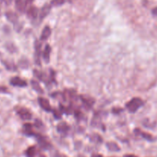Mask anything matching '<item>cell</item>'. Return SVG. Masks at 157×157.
Segmentation results:
<instances>
[{
	"instance_id": "obj_1",
	"label": "cell",
	"mask_w": 157,
	"mask_h": 157,
	"mask_svg": "<svg viewBox=\"0 0 157 157\" xmlns=\"http://www.w3.org/2000/svg\"><path fill=\"white\" fill-rule=\"evenodd\" d=\"M143 105V101L140 98H133L126 103V107L128 111L131 113H134Z\"/></svg>"
},
{
	"instance_id": "obj_2",
	"label": "cell",
	"mask_w": 157,
	"mask_h": 157,
	"mask_svg": "<svg viewBox=\"0 0 157 157\" xmlns=\"http://www.w3.org/2000/svg\"><path fill=\"white\" fill-rule=\"evenodd\" d=\"M35 136L37 139L38 143H39V146L42 148L43 149L45 150H48L51 148V144L49 143V141L47 140V139L45 136L42 135H39V134H36Z\"/></svg>"
},
{
	"instance_id": "obj_3",
	"label": "cell",
	"mask_w": 157,
	"mask_h": 157,
	"mask_svg": "<svg viewBox=\"0 0 157 157\" xmlns=\"http://www.w3.org/2000/svg\"><path fill=\"white\" fill-rule=\"evenodd\" d=\"M42 44L40 42L36 40L35 43V62L37 65H40V57L42 54Z\"/></svg>"
},
{
	"instance_id": "obj_4",
	"label": "cell",
	"mask_w": 157,
	"mask_h": 157,
	"mask_svg": "<svg viewBox=\"0 0 157 157\" xmlns=\"http://www.w3.org/2000/svg\"><path fill=\"white\" fill-rule=\"evenodd\" d=\"M17 114L22 120H30L32 119V113L25 108H20L17 110Z\"/></svg>"
},
{
	"instance_id": "obj_5",
	"label": "cell",
	"mask_w": 157,
	"mask_h": 157,
	"mask_svg": "<svg viewBox=\"0 0 157 157\" xmlns=\"http://www.w3.org/2000/svg\"><path fill=\"white\" fill-rule=\"evenodd\" d=\"M38 102H39V105L41 106V108L46 112H52V107H51L50 103H49V100L46 99V98L43 97H39L38 98Z\"/></svg>"
},
{
	"instance_id": "obj_6",
	"label": "cell",
	"mask_w": 157,
	"mask_h": 157,
	"mask_svg": "<svg viewBox=\"0 0 157 157\" xmlns=\"http://www.w3.org/2000/svg\"><path fill=\"white\" fill-rule=\"evenodd\" d=\"M10 84L13 86L25 87L27 86V82L19 77H13L10 80Z\"/></svg>"
},
{
	"instance_id": "obj_7",
	"label": "cell",
	"mask_w": 157,
	"mask_h": 157,
	"mask_svg": "<svg viewBox=\"0 0 157 157\" xmlns=\"http://www.w3.org/2000/svg\"><path fill=\"white\" fill-rule=\"evenodd\" d=\"M16 8L19 13H23L26 11L27 2L25 0H15Z\"/></svg>"
},
{
	"instance_id": "obj_8",
	"label": "cell",
	"mask_w": 157,
	"mask_h": 157,
	"mask_svg": "<svg viewBox=\"0 0 157 157\" xmlns=\"http://www.w3.org/2000/svg\"><path fill=\"white\" fill-rule=\"evenodd\" d=\"M6 19H8L10 22H12L15 26L19 24V18H18V16L16 13H13V12H7V13H6Z\"/></svg>"
},
{
	"instance_id": "obj_9",
	"label": "cell",
	"mask_w": 157,
	"mask_h": 157,
	"mask_svg": "<svg viewBox=\"0 0 157 157\" xmlns=\"http://www.w3.org/2000/svg\"><path fill=\"white\" fill-rule=\"evenodd\" d=\"M51 10V5H45L42 8V10H40L39 13V21H43L45 18L47 16V15L49 14V12Z\"/></svg>"
},
{
	"instance_id": "obj_10",
	"label": "cell",
	"mask_w": 157,
	"mask_h": 157,
	"mask_svg": "<svg viewBox=\"0 0 157 157\" xmlns=\"http://www.w3.org/2000/svg\"><path fill=\"white\" fill-rule=\"evenodd\" d=\"M39 10L36 7L31 6L27 11V16H28L29 19H33V20H35V19H37L38 16H39Z\"/></svg>"
},
{
	"instance_id": "obj_11",
	"label": "cell",
	"mask_w": 157,
	"mask_h": 157,
	"mask_svg": "<svg viewBox=\"0 0 157 157\" xmlns=\"http://www.w3.org/2000/svg\"><path fill=\"white\" fill-rule=\"evenodd\" d=\"M57 131L58 132L61 134H66L69 130V126L67 123H66L65 122H61V123H59L57 125L56 127Z\"/></svg>"
},
{
	"instance_id": "obj_12",
	"label": "cell",
	"mask_w": 157,
	"mask_h": 157,
	"mask_svg": "<svg viewBox=\"0 0 157 157\" xmlns=\"http://www.w3.org/2000/svg\"><path fill=\"white\" fill-rule=\"evenodd\" d=\"M135 132L137 134V135H140V136L143 137V139L146 140H147V141L152 142V141H154V140H155V139L153 138V136H151L150 134L147 133V132H143V131L140 130V129H135Z\"/></svg>"
},
{
	"instance_id": "obj_13",
	"label": "cell",
	"mask_w": 157,
	"mask_h": 157,
	"mask_svg": "<svg viewBox=\"0 0 157 157\" xmlns=\"http://www.w3.org/2000/svg\"><path fill=\"white\" fill-rule=\"evenodd\" d=\"M51 35V29L49 26H46L44 29H43V32L41 33V37H40V39L42 41H46L49 38Z\"/></svg>"
},
{
	"instance_id": "obj_14",
	"label": "cell",
	"mask_w": 157,
	"mask_h": 157,
	"mask_svg": "<svg viewBox=\"0 0 157 157\" xmlns=\"http://www.w3.org/2000/svg\"><path fill=\"white\" fill-rule=\"evenodd\" d=\"M51 53V47L49 45H46V47L44 48V50L43 51V58L46 63H49V57H50Z\"/></svg>"
},
{
	"instance_id": "obj_15",
	"label": "cell",
	"mask_w": 157,
	"mask_h": 157,
	"mask_svg": "<svg viewBox=\"0 0 157 157\" xmlns=\"http://www.w3.org/2000/svg\"><path fill=\"white\" fill-rule=\"evenodd\" d=\"M23 132L24 134H25V135L27 136H36V133H35L33 131V126H32L30 123H25V124H24L23 126Z\"/></svg>"
},
{
	"instance_id": "obj_16",
	"label": "cell",
	"mask_w": 157,
	"mask_h": 157,
	"mask_svg": "<svg viewBox=\"0 0 157 157\" xmlns=\"http://www.w3.org/2000/svg\"><path fill=\"white\" fill-rule=\"evenodd\" d=\"M31 86L35 91L37 92L38 93H40V94H43L44 92H43V90L42 89V87L40 86L39 82H36V80H31Z\"/></svg>"
},
{
	"instance_id": "obj_17",
	"label": "cell",
	"mask_w": 157,
	"mask_h": 157,
	"mask_svg": "<svg viewBox=\"0 0 157 157\" xmlns=\"http://www.w3.org/2000/svg\"><path fill=\"white\" fill-rule=\"evenodd\" d=\"M106 147L108 148V149L112 152H118V151L120 150V148L119 147L116 143H113V142H109V143H106Z\"/></svg>"
},
{
	"instance_id": "obj_18",
	"label": "cell",
	"mask_w": 157,
	"mask_h": 157,
	"mask_svg": "<svg viewBox=\"0 0 157 157\" xmlns=\"http://www.w3.org/2000/svg\"><path fill=\"white\" fill-rule=\"evenodd\" d=\"M25 153L27 157H35L36 154V148L35 146H30L26 149Z\"/></svg>"
},
{
	"instance_id": "obj_19",
	"label": "cell",
	"mask_w": 157,
	"mask_h": 157,
	"mask_svg": "<svg viewBox=\"0 0 157 157\" xmlns=\"http://www.w3.org/2000/svg\"><path fill=\"white\" fill-rule=\"evenodd\" d=\"M80 99H81V101L82 102V103L85 105V106L88 107V108H90V107L93 105V103H94V102L92 101L91 98H87V97H85V96H81Z\"/></svg>"
},
{
	"instance_id": "obj_20",
	"label": "cell",
	"mask_w": 157,
	"mask_h": 157,
	"mask_svg": "<svg viewBox=\"0 0 157 157\" xmlns=\"http://www.w3.org/2000/svg\"><path fill=\"white\" fill-rule=\"evenodd\" d=\"M64 2H65V0H52V2H51V6H59L63 5Z\"/></svg>"
},
{
	"instance_id": "obj_21",
	"label": "cell",
	"mask_w": 157,
	"mask_h": 157,
	"mask_svg": "<svg viewBox=\"0 0 157 157\" xmlns=\"http://www.w3.org/2000/svg\"><path fill=\"white\" fill-rule=\"evenodd\" d=\"M52 113H53V116L56 118V119H57V120H59V119H61V117H62L61 110L54 109L53 111H52Z\"/></svg>"
},
{
	"instance_id": "obj_22",
	"label": "cell",
	"mask_w": 157,
	"mask_h": 157,
	"mask_svg": "<svg viewBox=\"0 0 157 157\" xmlns=\"http://www.w3.org/2000/svg\"><path fill=\"white\" fill-rule=\"evenodd\" d=\"M35 126H36V127L38 128V129H40V127H41L42 126H43V123H42L40 120H36V121H35Z\"/></svg>"
},
{
	"instance_id": "obj_23",
	"label": "cell",
	"mask_w": 157,
	"mask_h": 157,
	"mask_svg": "<svg viewBox=\"0 0 157 157\" xmlns=\"http://www.w3.org/2000/svg\"><path fill=\"white\" fill-rule=\"evenodd\" d=\"M152 13L153 16H157V7H155V8H154L153 10H152Z\"/></svg>"
},
{
	"instance_id": "obj_24",
	"label": "cell",
	"mask_w": 157,
	"mask_h": 157,
	"mask_svg": "<svg viewBox=\"0 0 157 157\" xmlns=\"http://www.w3.org/2000/svg\"><path fill=\"white\" fill-rule=\"evenodd\" d=\"M2 1L7 6L10 5V4L11 3V0H2Z\"/></svg>"
},
{
	"instance_id": "obj_25",
	"label": "cell",
	"mask_w": 157,
	"mask_h": 157,
	"mask_svg": "<svg viewBox=\"0 0 157 157\" xmlns=\"http://www.w3.org/2000/svg\"><path fill=\"white\" fill-rule=\"evenodd\" d=\"M91 157H102V156L101 155H99V154H94V155H92Z\"/></svg>"
},
{
	"instance_id": "obj_26",
	"label": "cell",
	"mask_w": 157,
	"mask_h": 157,
	"mask_svg": "<svg viewBox=\"0 0 157 157\" xmlns=\"http://www.w3.org/2000/svg\"><path fill=\"white\" fill-rule=\"evenodd\" d=\"M124 157H137L134 155H125Z\"/></svg>"
},
{
	"instance_id": "obj_27",
	"label": "cell",
	"mask_w": 157,
	"mask_h": 157,
	"mask_svg": "<svg viewBox=\"0 0 157 157\" xmlns=\"http://www.w3.org/2000/svg\"><path fill=\"white\" fill-rule=\"evenodd\" d=\"M1 14H2V12H1V8H0V16H1Z\"/></svg>"
},
{
	"instance_id": "obj_28",
	"label": "cell",
	"mask_w": 157,
	"mask_h": 157,
	"mask_svg": "<svg viewBox=\"0 0 157 157\" xmlns=\"http://www.w3.org/2000/svg\"><path fill=\"white\" fill-rule=\"evenodd\" d=\"M28 1H29V2H33V0H28Z\"/></svg>"
},
{
	"instance_id": "obj_29",
	"label": "cell",
	"mask_w": 157,
	"mask_h": 157,
	"mask_svg": "<svg viewBox=\"0 0 157 157\" xmlns=\"http://www.w3.org/2000/svg\"><path fill=\"white\" fill-rule=\"evenodd\" d=\"M78 157H84V156H82V155H79V156H78Z\"/></svg>"
}]
</instances>
